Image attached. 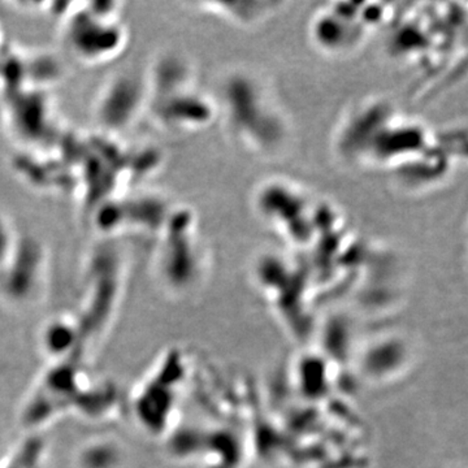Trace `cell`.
Wrapping results in <instances>:
<instances>
[{
    "mask_svg": "<svg viewBox=\"0 0 468 468\" xmlns=\"http://www.w3.org/2000/svg\"><path fill=\"white\" fill-rule=\"evenodd\" d=\"M377 24L374 18L369 17V11L359 14L358 9L353 11L345 8L344 5H332L331 8L322 9L314 17L311 34L322 50L343 54L362 41L368 26Z\"/></svg>",
    "mask_w": 468,
    "mask_h": 468,
    "instance_id": "1",
    "label": "cell"
},
{
    "mask_svg": "<svg viewBox=\"0 0 468 468\" xmlns=\"http://www.w3.org/2000/svg\"><path fill=\"white\" fill-rule=\"evenodd\" d=\"M122 462V452L110 441L89 443L80 454V468H120Z\"/></svg>",
    "mask_w": 468,
    "mask_h": 468,
    "instance_id": "2",
    "label": "cell"
},
{
    "mask_svg": "<svg viewBox=\"0 0 468 468\" xmlns=\"http://www.w3.org/2000/svg\"><path fill=\"white\" fill-rule=\"evenodd\" d=\"M11 224L0 214V270L8 263L12 254L16 250L17 243L14 241Z\"/></svg>",
    "mask_w": 468,
    "mask_h": 468,
    "instance_id": "3",
    "label": "cell"
},
{
    "mask_svg": "<svg viewBox=\"0 0 468 468\" xmlns=\"http://www.w3.org/2000/svg\"><path fill=\"white\" fill-rule=\"evenodd\" d=\"M3 458H8V457H7V454H5V452H3L2 445H0V468H3V466H5V461H7V460H3Z\"/></svg>",
    "mask_w": 468,
    "mask_h": 468,
    "instance_id": "4",
    "label": "cell"
}]
</instances>
